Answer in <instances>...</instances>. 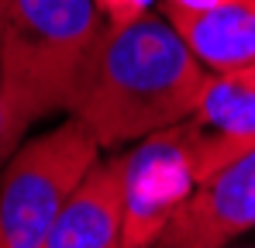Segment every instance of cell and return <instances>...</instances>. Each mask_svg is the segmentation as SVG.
Returning a JSON list of instances; mask_svg holds the SVG:
<instances>
[{
	"instance_id": "6da1fadb",
	"label": "cell",
	"mask_w": 255,
	"mask_h": 248,
	"mask_svg": "<svg viewBox=\"0 0 255 248\" xmlns=\"http://www.w3.org/2000/svg\"><path fill=\"white\" fill-rule=\"evenodd\" d=\"M207 76L176 28L152 10L104 31L69 114L90 127L104 152H114L190 121Z\"/></svg>"
},
{
	"instance_id": "7a4b0ae2",
	"label": "cell",
	"mask_w": 255,
	"mask_h": 248,
	"mask_svg": "<svg viewBox=\"0 0 255 248\" xmlns=\"http://www.w3.org/2000/svg\"><path fill=\"white\" fill-rule=\"evenodd\" d=\"M104 31L97 0H0V93L17 145L73 111Z\"/></svg>"
},
{
	"instance_id": "3957f363",
	"label": "cell",
	"mask_w": 255,
	"mask_h": 248,
	"mask_svg": "<svg viewBox=\"0 0 255 248\" xmlns=\"http://www.w3.org/2000/svg\"><path fill=\"white\" fill-rule=\"evenodd\" d=\"M100 145L80 118L24 138L0 169V224L10 248H42L59 210L100 159Z\"/></svg>"
},
{
	"instance_id": "277c9868",
	"label": "cell",
	"mask_w": 255,
	"mask_h": 248,
	"mask_svg": "<svg viewBox=\"0 0 255 248\" xmlns=\"http://www.w3.org/2000/svg\"><path fill=\"white\" fill-rule=\"evenodd\" d=\"M197 186L183 124L134 141L125 155V245L152 248Z\"/></svg>"
},
{
	"instance_id": "5b68a950",
	"label": "cell",
	"mask_w": 255,
	"mask_h": 248,
	"mask_svg": "<svg viewBox=\"0 0 255 248\" xmlns=\"http://www.w3.org/2000/svg\"><path fill=\"white\" fill-rule=\"evenodd\" d=\"M197 183L228 169L255 148V66L211 73L200 104L190 121H183Z\"/></svg>"
},
{
	"instance_id": "8992f818",
	"label": "cell",
	"mask_w": 255,
	"mask_h": 248,
	"mask_svg": "<svg viewBox=\"0 0 255 248\" xmlns=\"http://www.w3.org/2000/svg\"><path fill=\"white\" fill-rule=\"evenodd\" d=\"M255 231V148L200 183L152 248H228Z\"/></svg>"
},
{
	"instance_id": "52a82bcc",
	"label": "cell",
	"mask_w": 255,
	"mask_h": 248,
	"mask_svg": "<svg viewBox=\"0 0 255 248\" xmlns=\"http://www.w3.org/2000/svg\"><path fill=\"white\" fill-rule=\"evenodd\" d=\"M125 245V155H100L59 210L42 248Z\"/></svg>"
},
{
	"instance_id": "ba28073f",
	"label": "cell",
	"mask_w": 255,
	"mask_h": 248,
	"mask_svg": "<svg viewBox=\"0 0 255 248\" xmlns=\"http://www.w3.org/2000/svg\"><path fill=\"white\" fill-rule=\"evenodd\" d=\"M207 73L255 66V0H224L207 10L162 14Z\"/></svg>"
},
{
	"instance_id": "9c48e42d",
	"label": "cell",
	"mask_w": 255,
	"mask_h": 248,
	"mask_svg": "<svg viewBox=\"0 0 255 248\" xmlns=\"http://www.w3.org/2000/svg\"><path fill=\"white\" fill-rule=\"evenodd\" d=\"M162 0H97L107 28H125V24H134L138 17L159 10Z\"/></svg>"
},
{
	"instance_id": "30bf717a",
	"label": "cell",
	"mask_w": 255,
	"mask_h": 248,
	"mask_svg": "<svg viewBox=\"0 0 255 248\" xmlns=\"http://www.w3.org/2000/svg\"><path fill=\"white\" fill-rule=\"evenodd\" d=\"M17 148V141H14V134H10V124H7V107H3V93H0V169L3 162L10 159V152Z\"/></svg>"
},
{
	"instance_id": "8fae6325",
	"label": "cell",
	"mask_w": 255,
	"mask_h": 248,
	"mask_svg": "<svg viewBox=\"0 0 255 248\" xmlns=\"http://www.w3.org/2000/svg\"><path fill=\"white\" fill-rule=\"evenodd\" d=\"M224 0H162L159 3V14H176V10H207V7H217Z\"/></svg>"
},
{
	"instance_id": "7c38bea8",
	"label": "cell",
	"mask_w": 255,
	"mask_h": 248,
	"mask_svg": "<svg viewBox=\"0 0 255 248\" xmlns=\"http://www.w3.org/2000/svg\"><path fill=\"white\" fill-rule=\"evenodd\" d=\"M0 248H10V242H7V235H3V224H0Z\"/></svg>"
},
{
	"instance_id": "4fadbf2b",
	"label": "cell",
	"mask_w": 255,
	"mask_h": 248,
	"mask_svg": "<svg viewBox=\"0 0 255 248\" xmlns=\"http://www.w3.org/2000/svg\"><path fill=\"white\" fill-rule=\"evenodd\" d=\"M228 248H255V245H238V242H235V245H228Z\"/></svg>"
},
{
	"instance_id": "5bb4252c",
	"label": "cell",
	"mask_w": 255,
	"mask_h": 248,
	"mask_svg": "<svg viewBox=\"0 0 255 248\" xmlns=\"http://www.w3.org/2000/svg\"><path fill=\"white\" fill-rule=\"evenodd\" d=\"M118 248H128V245H118Z\"/></svg>"
}]
</instances>
